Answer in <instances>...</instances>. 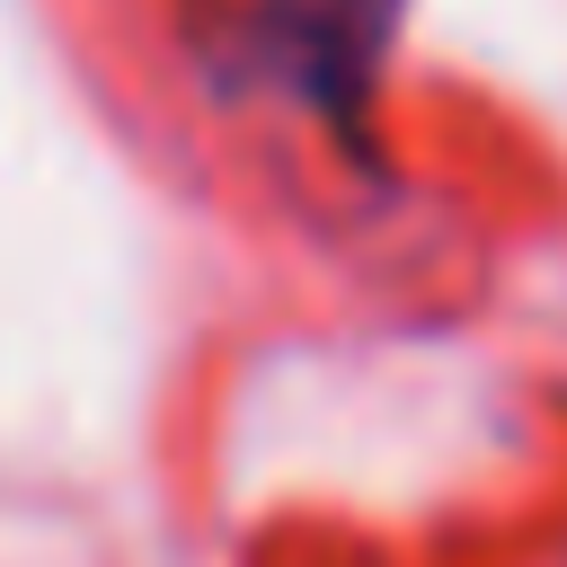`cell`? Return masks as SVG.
Wrapping results in <instances>:
<instances>
[]
</instances>
